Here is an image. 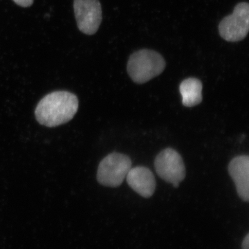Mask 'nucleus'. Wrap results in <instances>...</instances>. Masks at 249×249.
<instances>
[{"mask_svg":"<svg viewBox=\"0 0 249 249\" xmlns=\"http://www.w3.org/2000/svg\"><path fill=\"white\" fill-rule=\"evenodd\" d=\"M155 167L157 175L167 182L178 188L186 177V168L182 157L176 150L167 148L156 157Z\"/></svg>","mask_w":249,"mask_h":249,"instance_id":"5","label":"nucleus"},{"mask_svg":"<svg viewBox=\"0 0 249 249\" xmlns=\"http://www.w3.org/2000/svg\"><path fill=\"white\" fill-rule=\"evenodd\" d=\"M78 109L76 95L66 91H53L37 104L35 114L37 122L47 127H56L73 119Z\"/></svg>","mask_w":249,"mask_h":249,"instance_id":"1","label":"nucleus"},{"mask_svg":"<svg viewBox=\"0 0 249 249\" xmlns=\"http://www.w3.org/2000/svg\"><path fill=\"white\" fill-rule=\"evenodd\" d=\"M242 249H249V235L247 234L246 235L245 238L244 239L242 245Z\"/></svg>","mask_w":249,"mask_h":249,"instance_id":"11","label":"nucleus"},{"mask_svg":"<svg viewBox=\"0 0 249 249\" xmlns=\"http://www.w3.org/2000/svg\"><path fill=\"white\" fill-rule=\"evenodd\" d=\"M132 168V160L127 155L113 152L105 157L97 171V180L104 186L116 188L124 182L129 170Z\"/></svg>","mask_w":249,"mask_h":249,"instance_id":"3","label":"nucleus"},{"mask_svg":"<svg viewBox=\"0 0 249 249\" xmlns=\"http://www.w3.org/2000/svg\"><path fill=\"white\" fill-rule=\"evenodd\" d=\"M18 6L22 7H29L34 3V0H13Z\"/></svg>","mask_w":249,"mask_h":249,"instance_id":"10","label":"nucleus"},{"mask_svg":"<svg viewBox=\"0 0 249 249\" xmlns=\"http://www.w3.org/2000/svg\"><path fill=\"white\" fill-rule=\"evenodd\" d=\"M229 175L235 183L239 196L245 201L249 200V158L241 155L232 159L229 165Z\"/></svg>","mask_w":249,"mask_h":249,"instance_id":"7","label":"nucleus"},{"mask_svg":"<svg viewBox=\"0 0 249 249\" xmlns=\"http://www.w3.org/2000/svg\"><path fill=\"white\" fill-rule=\"evenodd\" d=\"M165 67L164 58L158 52L142 49L130 55L127 70L134 83L142 84L160 75Z\"/></svg>","mask_w":249,"mask_h":249,"instance_id":"2","label":"nucleus"},{"mask_svg":"<svg viewBox=\"0 0 249 249\" xmlns=\"http://www.w3.org/2000/svg\"><path fill=\"white\" fill-rule=\"evenodd\" d=\"M249 29V4L241 2L236 5L233 13L227 16L219 24V35L227 42L244 40Z\"/></svg>","mask_w":249,"mask_h":249,"instance_id":"4","label":"nucleus"},{"mask_svg":"<svg viewBox=\"0 0 249 249\" xmlns=\"http://www.w3.org/2000/svg\"><path fill=\"white\" fill-rule=\"evenodd\" d=\"M126 178L129 187L142 197L149 198L153 196L156 180L151 170L146 167L131 168Z\"/></svg>","mask_w":249,"mask_h":249,"instance_id":"8","label":"nucleus"},{"mask_svg":"<svg viewBox=\"0 0 249 249\" xmlns=\"http://www.w3.org/2000/svg\"><path fill=\"white\" fill-rule=\"evenodd\" d=\"M203 85L201 80L196 78H189L181 82L179 91L182 97L183 106L194 107L202 101Z\"/></svg>","mask_w":249,"mask_h":249,"instance_id":"9","label":"nucleus"},{"mask_svg":"<svg viewBox=\"0 0 249 249\" xmlns=\"http://www.w3.org/2000/svg\"><path fill=\"white\" fill-rule=\"evenodd\" d=\"M73 9L78 29L86 35H93L102 22V8L98 0H74Z\"/></svg>","mask_w":249,"mask_h":249,"instance_id":"6","label":"nucleus"}]
</instances>
